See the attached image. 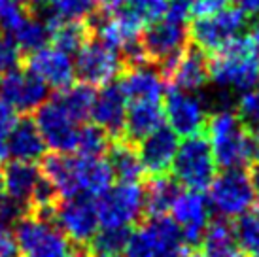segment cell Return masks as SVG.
Segmentation results:
<instances>
[{
	"instance_id": "cell-1",
	"label": "cell",
	"mask_w": 259,
	"mask_h": 257,
	"mask_svg": "<svg viewBox=\"0 0 259 257\" xmlns=\"http://www.w3.org/2000/svg\"><path fill=\"white\" fill-rule=\"evenodd\" d=\"M42 174L55 189L59 199L91 197L97 199L114 184V172L108 159L85 157L78 153L44 155Z\"/></svg>"
},
{
	"instance_id": "cell-2",
	"label": "cell",
	"mask_w": 259,
	"mask_h": 257,
	"mask_svg": "<svg viewBox=\"0 0 259 257\" xmlns=\"http://www.w3.org/2000/svg\"><path fill=\"white\" fill-rule=\"evenodd\" d=\"M208 78L225 91H248L259 79V50L252 38L237 36L212 53Z\"/></svg>"
},
{
	"instance_id": "cell-3",
	"label": "cell",
	"mask_w": 259,
	"mask_h": 257,
	"mask_svg": "<svg viewBox=\"0 0 259 257\" xmlns=\"http://www.w3.org/2000/svg\"><path fill=\"white\" fill-rule=\"evenodd\" d=\"M14 238L23 257H74V244L48 214L30 212L14 223Z\"/></svg>"
},
{
	"instance_id": "cell-4",
	"label": "cell",
	"mask_w": 259,
	"mask_h": 257,
	"mask_svg": "<svg viewBox=\"0 0 259 257\" xmlns=\"http://www.w3.org/2000/svg\"><path fill=\"white\" fill-rule=\"evenodd\" d=\"M206 140L212 155L222 168H242L250 163L248 135L250 131L240 123L233 110H218L206 119Z\"/></svg>"
},
{
	"instance_id": "cell-5",
	"label": "cell",
	"mask_w": 259,
	"mask_h": 257,
	"mask_svg": "<svg viewBox=\"0 0 259 257\" xmlns=\"http://www.w3.org/2000/svg\"><path fill=\"white\" fill-rule=\"evenodd\" d=\"M186 250L176 223L166 216H153L131 231L121 257H182Z\"/></svg>"
},
{
	"instance_id": "cell-6",
	"label": "cell",
	"mask_w": 259,
	"mask_h": 257,
	"mask_svg": "<svg viewBox=\"0 0 259 257\" xmlns=\"http://www.w3.org/2000/svg\"><path fill=\"white\" fill-rule=\"evenodd\" d=\"M170 170L174 172L176 182L186 189L193 191L208 189L210 182L218 174V163L212 155L206 136H202L201 133L186 136L178 144Z\"/></svg>"
},
{
	"instance_id": "cell-7",
	"label": "cell",
	"mask_w": 259,
	"mask_h": 257,
	"mask_svg": "<svg viewBox=\"0 0 259 257\" xmlns=\"http://www.w3.org/2000/svg\"><path fill=\"white\" fill-rule=\"evenodd\" d=\"M208 204L222 220H235L252 210L255 193L244 168H223L208 186Z\"/></svg>"
},
{
	"instance_id": "cell-8",
	"label": "cell",
	"mask_w": 259,
	"mask_h": 257,
	"mask_svg": "<svg viewBox=\"0 0 259 257\" xmlns=\"http://www.w3.org/2000/svg\"><path fill=\"white\" fill-rule=\"evenodd\" d=\"M95 202L101 227L131 229L144 214V187L140 182H117Z\"/></svg>"
},
{
	"instance_id": "cell-9",
	"label": "cell",
	"mask_w": 259,
	"mask_h": 257,
	"mask_svg": "<svg viewBox=\"0 0 259 257\" xmlns=\"http://www.w3.org/2000/svg\"><path fill=\"white\" fill-rule=\"evenodd\" d=\"M34 123L48 150L53 153H76L81 121L65 106V102L59 97L46 100L38 108Z\"/></svg>"
},
{
	"instance_id": "cell-10",
	"label": "cell",
	"mask_w": 259,
	"mask_h": 257,
	"mask_svg": "<svg viewBox=\"0 0 259 257\" xmlns=\"http://www.w3.org/2000/svg\"><path fill=\"white\" fill-rule=\"evenodd\" d=\"M74 68L81 83H87L91 87H104L108 83H114V79L125 68V63L119 51L102 44L99 38L95 40L87 38L76 51Z\"/></svg>"
},
{
	"instance_id": "cell-11",
	"label": "cell",
	"mask_w": 259,
	"mask_h": 257,
	"mask_svg": "<svg viewBox=\"0 0 259 257\" xmlns=\"http://www.w3.org/2000/svg\"><path fill=\"white\" fill-rule=\"evenodd\" d=\"M244 15L238 8H223L220 12L208 15H199L195 17L189 38L195 44V48L202 53H214L222 46L240 36V30L246 27Z\"/></svg>"
},
{
	"instance_id": "cell-12",
	"label": "cell",
	"mask_w": 259,
	"mask_h": 257,
	"mask_svg": "<svg viewBox=\"0 0 259 257\" xmlns=\"http://www.w3.org/2000/svg\"><path fill=\"white\" fill-rule=\"evenodd\" d=\"M187 40H189L187 23L163 15L161 19L150 23L148 30L142 32L140 50L146 61L161 64L165 68L186 50Z\"/></svg>"
},
{
	"instance_id": "cell-13",
	"label": "cell",
	"mask_w": 259,
	"mask_h": 257,
	"mask_svg": "<svg viewBox=\"0 0 259 257\" xmlns=\"http://www.w3.org/2000/svg\"><path fill=\"white\" fill-rule=\"evenodd\" d=\"M163 112L168 128L176 136H193L199 135L206 127L208 119V106L199 97V93L184 91L178 87H170L163 97Z\"/></svg>"
},
{
	"instance_id": "cell-14",
	"label": "cell",
	"mask_w": 259,
	"mask_h": 257,
	"mask_svg": "<svg viewBox=\"0 0 259 257\" xmlns=\"http://www.w3.org/2000/svg\"><path fill=\"white\" fill-rule=\"evenodd\" d=\"M50 218L72 244H89L101 229L97 202L91 197H66L61 202H55Z\"/></svg>"
},
{
	"instance_id": "cell-15",
	"label": "cell",
	"mask_w": 259,
	"mask_h": 257,
	"mask_svg": "<svg viewBox=\"0 0 259 257\" xmlns=\"http://www.w3.org/2000/svg\"><path fill=\"white\" fill-rule=\"evenodd\" d=\"M95 30H97V38L102 44H106L119 53H125L131 63L146 61L142 50H140L144 23L133 12H129V10L110 12L108 15H104L101 21L97 23Z\"/></svg>"
},
{
	"instance_id": "cell-16",
	"label": "cell",
	"mask_w": 259,
	"mask_h": 257,
	"mask_svg": "<svg viewBox=\"0 0 259 257\" xmlns=\"http://www.w3.org/2000/svg\"><path fill=\"white\" fill-rule=\"evenodd\" d=\"M27 70L32 76H36L48 89H55V91H63L66 87H70L76 78L72 55L48 44L30 51L27 59Z\"/></svg>"
},
{
	"instance_id": "cell-17",
	"label": "cell",
	"mask_w": 259,
	"mask_h": 257,
	"mask_svg": "<svg viewBox=\"0 0 259 257\" xmlns=\"http://www.w3.org/2000/svg\"><path fill=\"white\" fill-rule=\"evenodd\" d=\"M50 89L32 76L29 70H15L4 74L0 81V100L14 114H32L48 100Z\"/></svg>"
},
{
	"instance_id": "cell-18",
	"label": "cell",
	"mask_w": 259,
	"mask_h": 257,
	"mask_svg": "<svg viewBox=\"0 0 259 257\" xmlns=\"http://www.w3.org/2000/svg\"><path fill=\"white\" fill-rule=\"evenodd\" d=\"M170 220L176 223L184 244H199L204 229L210 223V204L208 199L201 191L184 189L178 191L170 206Z\"/></svg>"
},
{
	"instance_id": "cell-19",
	"label": "cell",
	"mask_w": 259,
	"mask_h": 257,
	"mask_svg": "<svg viewBox=\"0 0 259 257\" xmlns=\"http://www.w3.org/2000/svg\"><path fill=\"white\" fill-rule=\"evenodd\" d=\"M117 87L121 89L127 104L133 102H163L165 78L163 70L150 61H137L123 72Z\"/></svg>"
},
{
	"instance_id": "cell-20",
	"label": "cell",
	"mask_w": 259,
	"mask_h": 257,
	"mask_svg": "<svg viewBox=\"0 0 259 257\" xmlns=\"http://www.w3.org/2000/svg\"><path fill=\"white\" fill-rule=\"evenodd\" d=\"M42 182L44 174L34 163L12 161L0 172V189L4 197L23 210L32 206Z\"/></svg>"
},
{
	"instance_id": "cell-21",
	"label": "cell",
	"mask_w": 259,
	"mask_h": 257,
	"mask_svg": "<svg viewBox=\"0 0 259 257\" xmlns=\"http://www.w3.org/2000/svg\"><path fill=\"white\" fill-rule=\"evenodd\" d=\"M178 136L168 127H161L140 140L138 157L144 172L151 176H165L172 168V161L178 150Z\"/></svg>"
},
{
	"instance_id": "cell-22",
	"label": "cell",
	"mask_w": 259,
	"mask_h": 257,
	"mask_svg": "<svg viewBox=\"0 0 259 257\" xmlns=\"http://www.w3.org/2000/svg\"><path fill=\"white\" fill-rule=\"evenodd\" d=\"M163 72L172 81V87L193 91V93H199L210 79L208 61L204 59V53L197 48L195 50L186 48L172 63L163 68Z\"/></svg>"
},
{
	"instance_id": "cell-23",
	"label": "cell",
	"mask_w": 259,
	"mask_h": 257,
	"mask_svg": "<svg viewBox=\"0 0 259 257\" xmlns=\"http://www.w3.org/2000/svg\"><path fill=\"white\" fill-rule=\"evenodd\" d=\"M125 115H127V100L115 83H108L99 93H95L89 114L93 125L101 127L106 135H121L125 127Z\"/></svg>"
},
{
	"instance_id": "cell-24",
	"label": "cell",
	"mask_w": 259,
	"mask_h": 257,
	"mask_svg": "<svg viewBox=\"0 0 259 257\" xmlns=\"http://www.w3.org/2000/svg\"><path fill=\"white\" fill-rule=\"evenodd\" d=\"M46 151L48 146L44 142L36 123L32 119H15L14 127L8 135V157L21 163H36L44 159Z\"/></svg>"
},
{
	"instance_id": "cell-25",
	"label": "cell",
	"mask_w": 259,
	"mask_h": 257,
	"mask_svg": "<svg viewBox=\"0 0 259 257\" xmlns=\"http://www.w3.org/2000/svg\"><path fill=\"white\" fill-rule=\"evenodd\" d=\"M165 127L163 102H133L127 104L123 133L131 142H140L153 131Z\"/></svg>"
},
{
	"instance_id": "cell-26",
	"label": "cell",
	"mask_w": 259,
	"mask_h": 257,
	"mask_svg": "<svg viewBox=\"0 0 259 257\" xmlns=\"http://www.w3.org/2000/svg\"><path fill=\"white\" fill-rule=\"evenodd\" d=\"M201 257H242L235 229L227 220L210 222L201 238Z\"/></svg>"
},
{
	"instance_id": "cell-27",
	"label": "cell",
	"mask_w": 259,
	"mask_h": 257,
	"mask_svg": "<svg viewBox=\"0 0 259 257\" xmlns=\"http://www.w3.org/2000/svg\"><path fill=\"white\" fill-rule=\"evenodd\" d=\"M4 34L10 36L19 50L29 51V53L50 42L48 21L42 19V17H38V15L29 14V12H25L19 17V21L15 23L8 32H4Z\"/></svg>"
},
{
	"instance_id": "cell-28",
	"label": "cell",
	"mask_w": 259,
	"mask_h": 257,
	"mask_svg": "<svg viewBox=\"0 0 259 257\" xmlns=\"http://www.w3.org/2000/svg\"><path fill=\"white\" fill-rule=\"evenodd\" d=\"M178 191H180L178 184L172 178H166V174L153 176L148 187H144V212L150 218L166 216Z\"/></svg>"
},
{
	"instance_id": "cell-29",
	"label": "cell",
	"mask_w": 259,
	"mask_h": 257,
	"mask_svg": "<svg viewBox=\"0 0 259 257\" xmlns=\"http://www.w3.org/2000/svg\"><path fill=\"white\" fill-rule=\"evenodd\" d=\"M108 163L112 166L114 178L119 182H140L144 166L138 157V150L133 142H117L110 148Z\"/></svg>"
},
{
	"instance_id": "cell-30",
	"label": "cell",
	"mask_w": 259,
	"mask_h": 257,
	"mask_svg": "<svg viewBox=\"0 0 259 257\" xmlns=\"http://www.w3.org/2000/svg\"><path fill=\"white\" fill-rule=\"evenodd\" d=\"M50 27V42L66 53H76L89 38V29L83 21H55L46 19Z\"/></svg>"
},
{
	"instance_id": "cell-31",
	"label": "cell",
	"mask_w": 259,
	"mask_h": 257,
	"mask_svg": "<svg viewBox=\"0 0 259 257\" xmlns=\"http://www.w3.org/2000/svg\"><path fill=\"white\" fill-rule=\"evenodd\" d=\"M46 19L55 21H85L97 8L95 0H42Z\"/></svg>"
},
{
	"instance_id": "cell-32",
	"label": "cell",
	"mask_w": 259,
	"mask_h": 257,
	"mask_svg": "<svg viewBox=\"0 0 259 257\" xmlns=\"http://www.w3.org/2000/svg\"><path fill=\"white\" fill-rule=\"evenodd\" d=\"M131 229L101 227L89 240L93 257H121L125 244L129 240Z\"/></svg>"
},
{
	"instance_id": "cell-33",
	"label": "cell",
	"mask_w": 259,
	"mask_h": 257,
	"mask_svg": "<svg viewBox=\"0 0 259 257\" xmlns=\"http://www.w3.org/2000/svg\"><path fill=\"white\" fill-rule=\"evenodd\" d=\"M235 236L240 246L242 255L259 257V212L248 210L246 214L237 218L235 223Z\"/></svg>"
},
{
	"instance_id": "cell-34",
	"label": "cell",
	"mask_w": 259,
	"mask_h": 257,
	"mask_svg": "<svg viewBox=\"0 0 259 257\" xmlns=\"http://www.w3.org/2000/svg\"><path fill=\"white\" fill-rule=\"evenodd\" d=\"M106 150H108V135L97 125H81L76 153L85 157H102Z\"/></svg>"
},
{
	"instance_id": "cell-35",
	"label": "cell",
	"mask_w": 259,
	"mask_h": 257,
	"mask_svg": "<svg viewBox=\"0 0 259 257\" xmlns=\"http://www.w3.org/2000/svg\"><path fill=\"white\" fill-rule=\"evenodd\" d=\"M235 114L248 131H259V91H242L237 99Z\"/></svg>"
},
{
	"instance_id": "cell-36",
	"label": "cell",
	"mask_w": 259,
	"mask_h": 257,
	"mask_svg": "<svg viewBox=\"0 0 259 257\" xmlns=\"http://www.w3.org/2000/svg\"><path fill=\"white\" fill-rule=\"evenodd\" d=\"M125 4H129V12H133L146 25L165 15L168 0H127Z\"/></svg>"
},
{
	"instance_id": "cell-37",
	"label": "cell",
	"mask_w": 259,
	"mask_h": 257,
	"mask_svg": "<svg viewBox=\"0 0 259 257\" xmlns=\"http://www.w3.org/2000/svg\"><path fill=\"white\" fill-rule=\"evenodd\" d=\"M21 63V50L8 34L0 30V76L15 70Z\"/></svg>"
},
{
	"instance_id": "cell-38",
	"label": "cell",
	"mask_w": 259,
	"mask_h": 257,
	"mask_svg": "<svg viewBox=\"0 0 259 257\" xmlns=\"http://www.w3.org/2000/svg\"><path fill=\"white\" fill-rule=\"evenodd\" d=\"M15 123V114L10 108L0 100V161L8 157L6 153V144H8V135Z\"/></svg>"
},
{
	"instance_id": "cell-39",
	"label": "cell",
	"mask_w": 259,
	"mask_h": 257,
	"mask_svg": "<svg viewBox=\"0 0 259 257\" xmlns=\"http://www.w3.org/2000/svg\"><path fill=\"white\" fill-rule=\"evenodd\" d=\"M165 15L176 21L187 23L189 17H193V0H168Z\"/></svg>"
},
{
	"instance_id": "cell-40",
	"label": "cell",
	"mask_w": 259,
	"mask_h": 257,
	"mask_svg": "<svg viewBox=\"0 0 259 257\" xmlns=\"http://www.w3.org/2000/svg\"><path fill=\"white\" fill-rule=\"evenodd\" d=\"M17 244H15L14 233L8 229V225L0 223V257H17Z\"/></svg>"
},
{
	"instance_id": "cell-41",
	"label": "cell",
	"mask_w": 259,
	"mask_h": 257,
	"mask_svg": "<svg viewBox=\"0 0 259 257\" xmlns=\"http://www.w3.org/2000/svg\"><path fill=\"white\" fill-rule=\"evenodd\" d=\"M233 0H193V15H208L227 8Z\"/></svg>"
},
{
	"instance_id": "cell-42",
	"label": "cell",
	"mask_w": 259,
	"mask_h": 257,
	"mask_svg": "<svg viewBox=\"0 0 259 257\" xmlns=\"http://www.w3.org/2000/svg\"><path fill=\"white\" fill-rule=\"evenodd\" d=\"M240 12L244 15H257L259 14V0H233Z\"/></svg>"
},
{
	"instance_id": "cell-43",
	"label": "cell",
	"mask_w": 259,
	"mask_h": 257,
	"mask_svg": "<svg viewBox=\"0 0 259 257\" xmlns=\"http://www.w3.org/2000/svg\"><path fill=\"white\" fill-rule=\"evenodd\" d=\"M102 10H106V12H115V10H119V8L127 2V0H95Z\"/></svg>"
},
{
	"instance_id": "cell-44",
	"label": "cell",
	"mask_w": 259,
	"mask_h": 257,
	"mask_svg": "<svg viewBox=\"0 0 259 257\" xmlns=\"http://www.w3.org/2000/svg\"><path fill=\"white\" fill-rule=\"evenodd\" d=\"M250 174V180H252V187L253 193H255V200H259V163L252 164V170L248 172Z\"/></svg>"
},
{
	"instance_id": "cell-45",
	"label": "cell",
	"mask_w": 259,
	"mask_h": 257,
	"mask_svg": "<svg viewBox=\"0 0 259 257\" xmlns=\"http://www.w3.org/2000/svg\"><path fill=\"white\" fill-rule=\"evenodd\" d=\"M17 2H19V0H0V19H2Z\"/></svg>"
},
{
	"instance_id": "cell-46",
	"label": "cell",
	"mask_w": 259,
	"mask_h": 257,
	"mask_svg": "<svg viewBox=\"0 0 259 257\" xmlns=\"http://www.w3.org/2000/svg\"><path fill=\"white\" fill-rule=\"evenodd\" d=\"M250 38H252V42L255 44V48L259 50V14L252 25V36H250Z\"/></svg>"
},
{
	"instance_id": "cell-47",
	"label": "cell",
	"mask_w": 259,
	"mask_h": 257,
	"mask_svg": "<svg viewBox=\"0 0 259 257\" xmlns=\"http://www.w3.org/2000/svg\"><path fill=\"white\" fill-rule=\"evenodd\" d=\"M182 257H201V255H195V253H191L189 250H186L184 253H182Z\"/></svg>"
},
{
	"instance_id": "cell-48",
	"label": "cell",
	"mask_w": 259,
	"mask_h": 257,
	"mask_svg": "<svg viewBox=\"0 0 259 257\" xmlns=\"http://www.w3.org/2000/svg\"><path fill=\"white\" fill-rule=\"evenodd\" d=\"M74 257H93V255H74Z\"/></svg>"
},
{
	"instance_id": "cell-49",
	"label": "cell",
	"mask_w": 259,
	"mask_h": 257,
	"mask_svg": "<svg viewBox=\"0 0 259 257\" xmlns=\"http://www.w3.org/2000/svg\"><path fill=\"white\" fill-rule=\"evenodd\" d=\"M21 2H30V0H21Z\"/></svg>"
},
{
	"instance_id": "cell-50",
	"label": "cell",
	"mask_w": 259,
	"mask_h": 257,
	"mask_svg": "<svg viewBox=\"0 0 259 257\" xmlns=\"http://www.w3.org/2000/svg\"><path fill=\"white\" fill-rule=\"evenodd\" d=\"M257 204H259V200H257ZM257 212H259V206H257Z\"/></svg>"
},
{
	"instance_id": "cell-51",
	"label": "cell",
	"mask_w": 259,
	"mask_h": 257,
	"mask_svg": "<svg viewBox=\"0 0 259 257\" xmlns=\"http://www.w3.org/2000/svg\"><path fill=\"white\" fill-rule=\"evenodd\" d=\"M257 85H259V79H257ZM257 91H259V89H257Z\"/></svg>"
}]
</instances>
